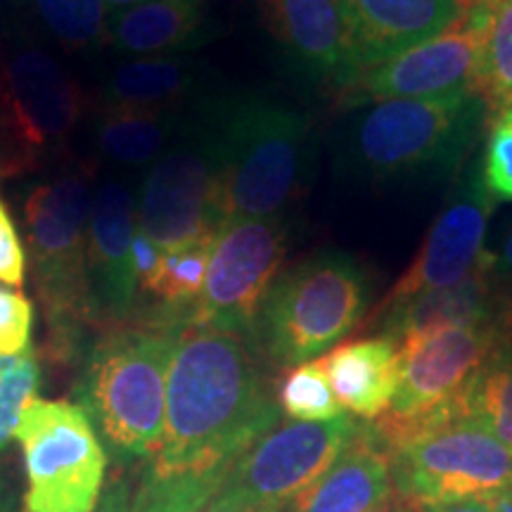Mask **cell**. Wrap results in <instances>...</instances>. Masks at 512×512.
I'll return each instance as SVG.
<instances>
[{
	"instance_id": "obj_29",
	"label": "cell",
	"mask_w": 512,
	"mask_h": 512,
	"mask_svg": "<svg viewBox=\"0 0 512 512\" xmlns=\"http://www.w3.org/2000/svg\"><path fill=\"white\" fill-rule=\"evenodd\" d=\"M230 467L166 479L143 475L138 482L136 512H202L228 479Z\"/></svg>"
},
{
	"instance_id": "obj_45",
	"label": "cell",
	"mask_w": 512,
	"mask_h": 512,
	"mask_svg": "<svg viewBox=\"0 0 512 512\" xmlns=\"http://www.w3.org/2000/svg\"><path fill=\"white\" fill-rule=\"evenodd\" d=\"M0 512H5V510H3V503H0Z\"/></svg>"
},
{
	"instance_id": "obj_32",
	"label": "cell",
	"mask_w": 512,
	"mask_h": 512,
	"mask_svg": "<svg viewBox=\"0 0 512 512\" xmlns=\"http://www.w3.org/2000/svg\"><path fill=\"white\" fill-rule=\"evenodd\" d=\"M479 162L491 200L512 202V105L489 119Z\"/></svg>"
},
{
	"instance_id": "obj_28",
	"label": "cell",
	"mask_w": 512,
	"mask_h": 512,
	"mask_svg": "<svg viewBox=\"0 0 512 512\" xmlns=\"http://www.w3.org/2000/svg\"><path fill=\"white\" fill-rule=\"evenodd\" d=\"M475 93L484 100L489 117L512 105V0L496 5L491 15Z\"/></svg>"
},
{
	"instance_id": "obj_10",
	"label": "cell",
	"mask_w": 512,
	"mask_h": 512,
	"mask_svg": "<svg viewBox=\"0 0 512 512\" xmlns=\"http://www.w3.org/2000/svg\"><path fill=\"white\" fill-rule=\"evenodd\" d=\"M491 15L494 10L465 3L441 34L351 76L335 93V105L351 112L373 102L475 91Z\"/></svg>"
},
{
	"instance_id": "obj_35",
	"label": "cell",
	"mask_w": 512,
	"mask_h": 512,
	"mask_svg": "<svg viewBox=\"0 0 512 512\" xmlns=\"http://www.w3.org/2000/svg\"><path fill=\"white\" fill-rule=\"evenodd\" d=\"M162 256V249L147 238L143 230H136V238H133V271H136L138 290H150L152 280L157 278L159 266H162Z\"/></svg>"
},
{
	"instance_id": "obj_21",
	"label": "cell",
	"mask_w": 512,
	"mask_h": 512,
	"mask_svg": "<svg viewBox=\"0 0 512 512\" xmlns=\"http://www.w3.org/2000/svg\"><path fill=\"white\" fill-rule=\"evenodd\" d=\"M318 363L339 406L356 418L370 422L392 406L401 380V354L394 339H351L318 358Z\"/></svg>"
},
{
	"instance_id": "obj_24",
	"label": "cell",
	"mask_w": 512,
	"mask_h": 512,
	"mask_svg": "<svg viewBox=\"0 0 512 512\" xmlns=\"http://www.w3.org/2000/svg\"><path fill=\"white\" fill-rule=\"evenodd\" d=\"M183 112L102 110L95 145L107 162L143 166L169 150V140L183 131Z\"/></svg>"
},
{
	"instance_id": "obj_16",
	"label": "cell",
	"mask_w": 512,
	"mask_h": 512,
	"mask_svg": "<svg viewBox=\"0 0 512 512\" xmlns=\"http://www.w3.org/2000/svg\"><path fill=\"white\" fill-rule=\"evenodd\" d=\"M261 24L299 79L335 95L358 72L337 0H256Z\"/></svg>"
},
{
	"instance_id": "obj_11",
	"label": "cell",
	"mask_w": 512,
	"mask_h": 512,
	"mask_svg": "<svg viewBox=\"0 0 512 512\" xmlns=\"http://www.w3.org/2000/svg\"><path fill=\"white\" fill-rule=\"evenodd\" d=\"M394 496L413 508L494 498L512 486V451L475 422H456L392 456Z\"/></svg>"
},
{
	"instance_id": "obj_12",
	"label": "cell",
	"mask_w": 512,
	"mask_h": 512,
	"mask_svg": "<svg viewBox=\"0 0 512 512\" xmlns=\"http://www.w3.org/2000/svg\"><path fill=\"white\" fill-rule=\"evenodd\" d=\"M287 247L290 228L285 219H233L223 223L216 235L202 294L185 320L254 342L256 318L285 264Z\"/></svg>"
},
{
	"instance_id": "obj_43",
	"label": "cell",
	"mask_w": 512,
	"mask_h": 512,
	"mask_svg": "<svg viewBox=\"0 0 512 512\" xmlns=\"http://www.w3.org/2000/svg\"><path fill=\"white\" fill-rule=\"evenodd\" d=\"M467 5H482V8H489V10H494L496 5H501L503 0H465Z\"/></svg>"
},
{
	"instance_id": "obj_20",
	"label": "cell",
	"mask_w": 512,
	"mask_h": 512,
	"mask_svg": "<svg viewBox=\"0 0 512 512\" xmlns=\"http://www.w3.org/2000/svg\"><path fill=\"white\" fill-rule=\"evenodd\" d=\"M392 494V458L361 425L335 463L283 512H370Z\"/></svg>"
},
{
	"instance_id": "obj_6",
	"label": "cell",
	"mask_w": 512,
	"mask_h": 512,
	"mask_svg": "<svg viewBox=\"0 0 512 512\" xmlns=\"http://www.w3.org/2000/svg\"><path fill=\"white\" fill-rule=\"evenodd\" d=\"M86 105L55 55L34 38L10 36L0 46V174L24 176L62 157Z\"/></svg>"
},
{
	"instance_id": "obj_3",
	"label": "cell",
	"mask_w": 512,
	"mask_h": 512,
	"mask_svg": "<svg viewBox=\"0 0 512 512\" xmlns=\"http://www.w3.org/2000/svg\"><path fill=\"white\" fill-rule=\"evenodd\" d=\"M214 114L221 145V223L285 219L313 166L309 114L261 93L214 102Z\"/></svg>"
},
{
	"instance_id": "obj_23",
	"label": "cell",
	"mask_w": 512,
	"mask_h": 512,
	"mask_svg": "<svg viewBox=\"0 0 512 512\" xmlns=\"http://www.w3.org/2000/svg\"><path fill=\"white\" fill-rule=\"evenodd\" d=\"M197 86V67L185 55L140 57L107 76L102 110L183 112Z\"/></svg>"
},
{
	"instance_id": "obj_13",
	"label": "cell",
	"mask_w": 512,
	"mask_h": 512,
	"mask_svg": "<svg viewBox=\"0 0 512 512\" xmlns=\"http://www.w3.org/2000/svg\"><path fill=\"white\" fill-rule=\"evenodd\" d=\"M361 422L339 415L325 422H287L273 427L230 467L226 482L252 512H283L316 482L356 437Z\"/></svg>"
},
{
	"instance_id": "obj_34",
	"label": "cell",
	"mask_w": 512,
	"mask_h": 512,
	"mask_svg": "<svg viewBox=\"0 0 512 512\" xmlns=\"http://www.w3.org/2000/svg\"><path fill=\"white\" fill-rule=\"evenodd\" d=\"M24 278H27V252H24L12 214L0 200V283L22 287Z\"/></svg>"
},
{
	"instance_id": "obj_30",
	"label": "cell",
	"mask_w": 512,
	"mask_h": 512,
	"mask_svg": "<svg viewBox=\"0 0 512 512\" xmlns=\"http://www.w3.org/2000/svg\"><path fill=\"white\" fill-rule=\"evenodd\" d=\"M275 401L280 413L294 422H325L344 415L318 361L287 370L275 387Z\"/></svg>"
},
{
	"instance_id": "obj_1",
	"label": "cell",
	"mask_w": 512,
	"mask_h": 512,
	"mask_svg": "<svg viewBox=\"0 0 512 512\" xmlns=\"http://www.w3.org/2000/svg\"><path fill=\"white\" fill-rule=\"evenodd\" d=\"M278 420L252 339L183 320L166 377L164 439L145 475L166 479L230 467Z\"/></svg>"
},
{
	"instance_id": "obj_26",
	"label": "cell",
	"mask_w": 512,
	"mask_h": 512,
	"mask_svg": "<svg viewBox=\"0 0 512 512\" xmlns=\"http://www.w3.org/2000/svg\"><path fill=\"white\" fill-rule=\"evenodd\" d=\"M465 422H475L512 451V356L496 349L463 392Z\"/></svg>"
},
{
	"instance_id": "obj_40",
	"label": "cell",
	"mask_w": 512,
	"mask_h": 512,
	"mask_svg": "<svg viewBox=\"0 0 512 512\" xmlns=\"http://www.w3.org/2000/svg\"><path fill=\"white\" fill-rule=\"evenodd\" d=\"M491 256H494V275L498 283H510L512 280V230L505 235L496 252H491Z\"/></svg>"
},
{
	"instance_id": "obj_14",
	"label": "cell",
	"mask_w": 512,
	"mask_h": 512,
	"mask_svg": "<svg viewBox=\"0 0 512 512\" xmlns=\"http://www.w3.org/2000/svg\"><path fill=\"white\" fill-rule=\"evenodd\" d=\"M491 211H494V200L484 185L482 162L479 157H472L453 178V188L430 233L422 240L413 264L389 287L373 313L389 309L415 294L451 287L475 273L486 254L484 242Z\"/></svg>"
},
{
	"instance_id": "obj_18",
	"label": "cell",
	"mask_w": 512,
	"mask_h": 512,
	"mask_svg": "<svg viewBox=\"0 0 512 512\" xmlns=\"http://www.w3.org/2000/svg\"><path fill=\"white\" fill-rule=\"evenodd\" d=\"M498 287L501 283L494 275V256L486 249L482 264L465 280L441 290L415 294L389 309L370 313L363 328L377 330V335L403 344L448 328L494 323Z\"/></svg>"
},
{
	"instance_id": "obj_25",
	"label": "cell",
	"mask_w": 512,
	"mask_h": 512,
	"mask_svg": "<svg viewBox=\"0 0 512 512\" xmlns=\"http://www.w3.org/2000/svg\"><path fill=\"white\" fill-rule=\"evenodd\" d=\"M64 53H88L107 43L105 0H15Z\"/></svg>"
},
{
	"instance_id": "obj_5",
	"label": "cell",
	"mask_w": 512,
	"mask_h": 512,
	"mask_svg": "<svg viewBox=\"0 0 512 512\" xmlns=\"http://www.w3.org/2000/svg\"><path fill=\"white\" fill-rule=\"evenodd\" d=\"M370 294L373 280L354 256L313 254L275 278L256 318V349L280 368L309 363L361 325Z\"/></svg>"
},
{
	"instance_id": "obj_36",
	"label": "cell",
	"mask_w": 512,
	"mask_h": 512,
	"mask_svg": "<svg viewBox=\"0 0 512 512\" xmlns=\"http://www.w3.org/2000/svg\"><path fill=\"white\" fill-rule=\"evenodd\" d=\"M136 498L138 484H133L124 475H117L102 486V494L93 512H136Z\"/></svg>"
},
{
	"instance_id": "obj_9",
	"label": "cell",
	"mask_w": 512,
	"mask_h": 512,
	"mask_svg": "<svg viewBox=\"0 0 512 512\" xmlns=\"http://www.w3.org/2000/svg\"><path fill=\"white\" fill-rule=\"evenodd\" d=\"M91 178V169L79 166L34 185L24 197L31 271L50 318L91 311L86 280Z\"/></svg>"
},
{
	"instance_id": "obj_2",
	"label": "cell",
	"mask_w": 512,
	"mask_h": 512,
	"mask_svg": "<svg viewBox=\"0 0 512 512\" xmlns=\"http://www.w3.org/2000/svg\"><path fill=\"white\" fill-rule=\"evenodd\" d=\"M475 91L373 102L337 133V169L358 183H441L475 157L489 126Z\"/></svg>"
},
{
	"instance_id": "obj_44",
	"label": "cell",
	"mask_w": 512,
	"mask_h": 512,
	"mask_svg": "<svg viewBox=\"0 0 512 512\" xmlns=\"http://www.w3.org/2000/svg\"><path fill=\"white\" fill-rule=\"evenodd\" d=\"M107 3L117 5V8H128V5H138V3H145V0H107Z\"/></svg>"
},
{
	"instance_id": "obj_39",
	"label": "cell",
	"mask_w": 512,
	"mask_h": 512,
	"mask_svg": "<svg viewBox=\"0 0 512 512\" xmlns=\"http://www.w3.org/2000/svg\"><path fill=\"white\" fill-rule=\"evenodd\" d=\"M418 512H496L494 498H465V501H451L420 508Z\"/></svg>"
},
{
	"instance_id": "obj_41",
	"label": "cell",
	"mask_w": 512,
	"mask_h": 512,
	"mask_svg": "<svg viewBox=\"0 0 512 512\" xmlns=\"http://www.w3.org/2000/svg\"><path fill=\"white\" fill-rule=\"evenodd\" d=\"M418 510L420 508L406 505V503L399 501V498L392 494V498H389V503H384V505H380V508H375V510H370V512H418Z\"/></svg>"
},
{
	"instance_id": "obj_17",
	"label": "cell",
	"mask_w": 512,
	"mask_h": 512,
	"mask_svg": "<svg viewBox=\"0 0 512 512\" xmlns=\"http://www.w3.org/2000/svg\"><path fill=\"white\" fill-rule=\"evenodd\" d=\"M138 200L124 181L110 178L95 192L88 219L86 280L91 311L126 316L138 294L133 271V238Z\"/></svg>"
},
{
	"instance_id": "obj_4",
	"label": "cell",
	"mask_w": 512,
	"mask_h": 512,
	"mask_svg": "<svg viewBox=\"0 0 512 512\" xmlns=\"http://www.w3.org/2000/svg\"><path fill=\"white\" fill-rule=\"evenodd\" d=\"M183 320L102 337L79 382V406L121 463L155 458L164 439L166 377Z\"/></svg>"
},
{
	"instance_id": "obj_22",
	"label": "cell",
	"mask_w": 512,
	"mask_h": 512,
	"mask_svg": "<svg viewBox=\"0 0 512 512\" xmlns=\"http://www.w3.org/2000/svg\"><path fill=\"white\" fill-rule=\"evenodd\" d=\"M207 0H145L107 17V43L121 55H178L200 41Z\"/></svg>"
},
{
	"instance_id": "obj_38",
	"label": "cell",
	"mask_w": 512,
	"mask_h": 512,
	"mask_svg": "<svg viewBox=\"0 0 512 512\" xmlns=\"http://www.w3.org/2000/svg\"><path fill=\"white\" fill-rule=\"evenodd\" d=\"M202 512H252L245 498H242L238 491L233 489L228 482H223V486L216 491V496L204 505Z\"/></svg>"
},
{
	"instance_id": "obj_15",
	"label": "cell",
	"mask_w": 512,
	"mask_h": 512,
	"mask_svg": "<svg viewBox=\"0 0 512 512\" xmlns=\"http://www.w3.org/2000/svg\"><path fill=\"white\" fill-rule=\"evenodd\" d=\"M496 349L494 323L448 328L399 344L401 380L384 413L415 418L451 406Z\"/></svg>"
},
{
	"instance_id": "obj_33",
	"label": "cell",
	"mask_w": 512,
	"mask_h": 512,
	"mask_svg": "<svg viewBox=\"0 0 512 512\" xmlns=\"http://www.w3.org/2000/svg\"><path fill=\"white\" fill-rule=\"evenodd\" d=\"M34 304L27 294L0 285V356H17L31 349Z\"/></svg>"
},
{
	"instance_id": "obj_19",
	"label": "cell",
	"mask_w": 512,
	"mask_h": 512,
	"mask_svg": "<svg viewBox=\"0 0 512 512\" xmlns=\"http://www.w3.org/2000/svg\"><path fill=\"white\" fill-rule=\"evenodd\" d=\"M337 3L354 43L358 72L430 41L448 24L456 22L465 8L463 0H337Z\"/></svg>"
},
{
	"instance_id": "obj_31",
	"label": "cell",
	"mask_w": 512,
	"mask_h": 512,
	"mask_svg": "<svg viewBox=\"0 0 512 512\" xmlns=\"http://www.w3.org/2000/svg\"><path fill=\"white\" fill-rule=\"evenodd\" d=\"M41 368L34 349L17 356H0V453L15 439L24 408L36 399Z\"/></svg>"
},
{
	"instance_id": "obj_7",
	"label": "cell",
	"mask_w": 512,
	"mask_h": 512,
	"mask_svg": "<svg viewBox=\"0 0 512 512\" xmlns=\"http://www.w3.org/2000/svg\"><path fill=\"white\" fill-rule=\"evenodd\" d=\"M15 439L27 472V512H93L107 475V451L91 418L69 401L27 403Z\"/></svg>"
},
{
	"instance_id": "obj_37",
	"label": "cell",
	"mask_w": 512,
	"mask_h": 512,
	"mask_svg": "<svg viewBox=\"0 0 512 512\" xmlns=\"http://www.w3.org/2000/svg\"><path fill=\"white\" fill-rule=\"evenodd\" d=\"M494 328L498 351L512 356V280L510 283H501V287H498Z\"/></svg>"
},
{
	"instance_id": "obj_8",
	"label": "cell",
	"mask_w": 512,
	"mask_h": 512,
	"mask_svg": "<svg viewBox=\"0 0 512 512\" xmlns=\"http://www.w3.org/2000/svg\"><path fill=\"white\" fill-rule=\"evenodd\" d=\"M221 145L214 102L157 159L138 197V230L171 252L221 230Z\"/></svg>"
},
{
	"instance_id": "obj_42",
	"label": "cell",
	"mask_w": 512,
	"mask_h": 512,
	"mask_svg": "<svg viewBox=\"0 0 512 512\" xmlns=\"http://www.w3.org/2000/svg\"><path fill=\"white\" fill-rule=\"evenodd\" d=\"M494 505H496V512H512V486L510 489L501 491L498 496H494Z\"/></svg>"
},
{
	"instance_id": "obj_27",
	"label": "cell",
	"mask_w": 512,
	"mask_h": 512,
	"mask_svg": "<svg viewBox=\"0 0 512 512\" xmlns=\"http://www.w3.org/2000/svg\"><path fill=\"white\" fill-rule=\"evenodd\" d=\"M216 235H207V238L164 252L162 266L147 294L159 299L166 309H188L195 304L207 280Z\"/></svg>"
}]
</instances>
